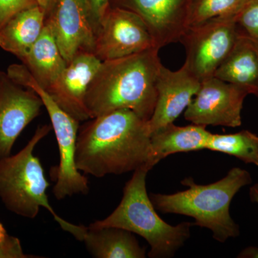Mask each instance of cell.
I'll list each match as a JSON object with an SVG mask.
<instances>
[{
	"label": "cell",
	"instance_id": "1",
	"mask_svg": "<svg viewBox=\"0 0 258 258\" xmlns=\"http://www.w3.org/2000/svg\"><path fill=\"white\" fill-rule=\"evenodd\" d=\"M76 166L81 172L101 178L120 175L154 166L147 120L128 109L90 118L80 125Z\"/></svg>",
	"mask_w": 258,
	"mask_h": 258
},
{
	"label": "cell",
	"instance_id": "2",
	"mask_svg": "<svg viewBox=\"0 0 258 258\" xmlns=\"http://www.w3.org/2000/svg\"><path fill=\"white\" fill-rule=\"evenodd\" d=\"M157 48L103 61L88 87L86 106L91 118L128 109L149 120L157 102L161 64Z\"/></svg>",
	"mask_w": 258,
	"mask_h": 258
},
{
	"label": "cell",
	"instance_id": "3",
	"mask_svg": "<svg viewBox=\"0 0 258 258\" xmlns=\"http://www.w3.org/2000/svg\"><path fill=\"white\" fill-rule=\"evenodd\" d=\"M252 181L248 171L235 167L212 184H198L188 177L181 181L187 189L171 195L152 193L149 198L161 213L192 217L195 225L211 230L214 238L223 243L240 235L239 225L230 216V204L241 188Z\"/></svg>",
	"mask_w": 258,
	"mask_h": 258
},
{
	"label": "cell",
	"instance_id": "4",
	"mask_svg": "<svg viewBox=\"0 0 258 258\" xmlns=\"http://www.w3.org/2000/svg\"><path fill=\"white\" fill-rule=\"evenodd\" d=\"M50 130V125L39 126L18 154L0 159V200L7 210L25 218H35L40 208H45L62 230L83 241L87 227L66 221L51 207L47 195L48 181L40 159L33 154Z\"/></svg>",
	"mask_w": 258,
	"mask_h": 258
},
{
	"label": "cell",
	"instance_id": "5",
	"mask_svg": "<svg viewBox=\"0 0 258 258\" xmlns=\"http://www.w3.org/2000/svg\"><path fill=\"white\" fill-rule=\"evenodd\" d=\"M146 168L134 171L125 185L121 201L109 216L91 224V228L117 227L137 234L151 247L150 257H173L190 237L194 222H181L172 226L166 223L156 212L148 195Z\"/></svg>",
	"mask_w": 258,
	"mask_h": 258
},
{
	"label": "cell",
	"instance_id": "6",
	"mask_svg": "<svg viewBox=\"0 0 258 258\" xmlns=\"http://www.w3.org/2000/svg\"><path fill=\"white\" fill-rule=\"evenodd\" d=\"M14 80L20 86L30 88L40 96L50 117L60 154L58 166L52 170L55 179L54 196L61 200L76 195H86L89 191L88 179L78 169L76 162V144L81 122L64 111L36 82L26 68H18L15 71Z\"/></svg>",
	"mask_w": 258,
	"mask_h": 258
},
{
	"label": "cell",
	"instance_id": "7",
	"mask_svg": "<svg viewBox=\"0 0 258 258\" xmlns=\"http://www.w3.org/2000/svg\"><path fill=\"white\" fill-rule=\"evenodd\" d=\"M231 18H218L189 25L179 42L186 52L184 64L201 83L215 71L232 50L239 36Z\"/></svg>",
	"mask_w": 258,
	"mask_h": 258
},
{
	"label": "cell",
	"instance_id": "8",
	"mask_svg": "<svg viewBox=\"0 0 258 258\" xmlns=\"http://www.w3.org/2000/svg\"><path fill=\"white\" fill-rule=\"evenodd\" d=\"M95 37L93 53L102 62L157 48L142 19L115 7L107 10Z\"/></svg>",
	"mask_w": 258,
	"mask_h": 258
},
{
	"label": "cell",
	"instance_id": "9",
	"mask_svg": "<svg viewBox=\"0 0 258 258\" xmlns=\"http://www.w3.org/2000/svg\"><path fill=\"white\" fill-rule=\"evenodd\" d=\"M247 90L215 77L201 83L200 90L184 112L193 124L235 127L242 125V110Z\"/></svg>",
	"mask_w": 258,
	"mask_h": 258
},
{
	"label": "cell",
	"instance_id": "10",
	"mask_svg": "<svg viewBox=\"0 0 258 258\" xmlns=\"http://www.w3.org/2000/svg\"><path fill=\"white\" fill-rule=\"evenodd\" d=\"M42 106L35 91L0 71V159L11 155L19 136L40 114Z\"/></svg>",
	"mask_w": 258,
	"mask_h": 258
},
{
	"label": "cell",
	"instance_id": "11",
	"mask_svg": "<svg viewBox=\"0 0 258 258\" xmlns=\"http://www.w3.org/2000/svg\"><path fill=\"white\" fill-rule=\"evenodd\" d=\"M191 0H110V6L138 15L147 27L154 45L161 48L179 42L189 26Z\"/></svg>",
	"mask_w": 258,
	"mask_h": 258
},
{
	"label": "cell",
	"instance_id": "12",
	"mask_svg": "<svg viewBox=\"0 0 258 258\" xmlns=\"http://www.w3.org/2000/svg\"><path fill=\"white\" fill-rule=\"evenodd\" d=\"M45 23L67 63L80 52L93 53L95 32L83 0H55Z\"/></svg>",
	"mask_w": 258,
	"mask_h": 258
},
{
	"label": "cell",
	"instance_id": "13",
	"mask_svg": "<svg viewBox=\"0 0 258 258\" xmlns=\"http://www.w3.org/2000/svg\"><path fill=\"white\" fill-rule=\"evenodd\" d=\"M102 61L91 52H80L45 91L68 114L79 122L90 119L86 106L88 87Z\"/></svg>",
	"mask_w": 258,
	"mask_h": 258
},
{
	"label": "cell",
	"instance_id": "14",
	"mask_svg": "<svg viewBox=\"0 0 258 258\" xmlns=\"http://www.w3.org/2000/svg\"><path fill=\"white\" fill-rule=\"evenodd\" d=\"M201 86L200 81L184 63L172 71L161 64L157 79V102L147 125L151 135L174 123L186 109Z\"/></svg>",
	"mask_w": 258,
	"mask_h": 258
},
{
	"label": "cell",
	"instance_id": "15",
	"mask_svg": "<svg viewBox=\"0 0 258 258\" xmlns=\"http://www.w3.org/2000/svg\"><path fill=\"white\" fill-rule=\"evenodd\" d=\"M214 77L243 88L258 98V40L240 32Z\"/></svg>",
	"mask_w": 258,
	"mask_h": 258
},
{
	"label": "cell",
	"instance_id": "16",
	"mask_svg": "<svg viewBox=\"0 0 258 258\" xmlns=\"http://www.w3.org/2000/svg\"><path fill=\"white\" fill-rule=\"evenodd\" d=\"M45 20L39 5L19 12L0 28V47L23 60L41 35Z\"/></svg>",
	"mask_w": 258,
	"mask_h": 258
},
{
	"label": "cell",
	"instance_id": "17",
	"mask_svg": "<svg viewBox=\"0 0 258 258\" xmlns=\"http://www.w3.org/2000/svg\"><path fill=\"white\" fill-rule=\"evenodd\" d=\"M206 127L196 124L177 126L172 123L154 132L151 135L153 166L171 154L207 149L212 133Z\"/></svg>",
	"mask_w": 258,
	"mask_h": 258
},
{
	"label": "cell",
	"instance_id": "18",
	"mask_svg": "<svg viewBox=\"0 0 258 258\" xmlns=\"http://www.w3.org/2000/svg\"><path fill=\"white\" fill-rule=\"evenodd\" d=\"M21 62L45 90L50 87L66 68L67 62L46 23L41 35Z\"/></svg>",
	"mask_w": 258,
	"mask_h": 258
},
{
	"label": "cell",
	"instance_id": "19",
	"mask_svg": "<svg viewBox=\"0 0 258 258\" xmlns=\"http://www.w3.org/2000/svg\"><path fill=\"white\" fill-rule=\"evenodd\" d=\"M83 242L96 258H144L146 249L139 245L132 232L117 227H87Z\"/></svg>",
	"mask_w": 258,
	"mask_h": 258
},
{
	"label": "cell",
	"instance_id": "20",
	"mask_svg": "<svg viewBox=\"0 0 258 258\" xmlns=\"http://www.w3.org/2000/svg\"><path fill=\"white\" fill-rule=\"evenodd\" d=\"M209 150L233 156L245 164L258 166V136L247 130L235 134H212Z\"/></svg>",
	"mask_w": 258,
	"mask_h": 258
},
{
	"label": "cell",
	"instance_id": "21",
	"mask_svg": "<svg viewBox=\"0 0 258 258\" xmlns=\"http://www.w3.org/2000/svg\"><path fill=\"white\" fill-rule=\"evenodd\" d=\"M250 0H191L189 25L218 18H234Z\"/></svg>",
	"mask_w": 258,
	"mask_h": 258
},
{
	"label": "cell",
	"instance_id": "22",
	"mask_svg": "<svg viewBox=\"0 0 258 258\" xmlns=\"http://www.w3.org/2000/svg\"><path fill=\"white\" fill-rule=\"evenodd\" d=\"M233 19L239 32L258 40V0H250Z\"/></svg>",
	"mask_w": 258,
	"mask_h": 258
},
{
	"label": "cell",
	"instance_id": "23",
	"mask_svg": "<svg viewBox=\"0 0 258 258\" xmlns=\"http://www.w3.org/2000/svg\"><path fill=\"white\" fill-rule=\"evenodd\" d=\"M37 5V0H0V28L19 12Z\"/></svg>",
	"mask_w": 258,
	"mask_h": 258
},
{
	"label": "cell",
	"instance_id": "24",
	"mask_svg": "<svg viewBox=\"0 0 258 258\" xmlns=\"http://www.w3.org/2000/svg\"><path fill=\"white\" fill-rule=\"evenodd\" d=\"M83 2L86 5L88 16L96 36V32L99 28L102 18L110 8V0H83Z\"/></svg>",
	"mask_w": 258,
	"mask_h": 258
},
{
	"label": "cell",
	"instance_id": "25",
	"mask_svg": "<svg viewBox=\"0 0 258 258\" xmlns=\"http://www.w3.org/2000/svg\"><path fill=\"white\" fill-rule=\"evenodd\" d=\"M40 256L25 254L20 241L13 236H8L7 240L0 244V258H35Z\"/></svg>",
	"mask_w": 258,
	"mask_h": 258
},
{
	"label": "cell",
	"instance_id": "26",
	"mask_svg": "<svg viewBox=\"0 0 258 258\" xmlns=\"http://www.w3.org/2000/svg\"><path fill=\"white\" fill-rule=\"evenodd\" d=\"M37 1L39 6L43 10L47 17V15H48L51 9H52V6H53L55 0H37Z\"/></svg>",
	"mask_w": 258,
	"mask_h": 258
},
{
	"label": "cell",
	"instance_id": "27",
	"mask_svg": "<svg viewBox=\"0 0 258 258\" xmlns=\"http://www.w3.org/2000/svg\"><path fill=\"white\" fill-rule=\"evenodd\" d=\"M249 198H250L251 201L258 204V183L251 186L249 189ZM252 257L258 258V252L254 254Z\"/></svg>",
	"mask_w": 258,
	"mask_h": 258
},
{
	"label": "cell",
	"instance_id": "28",
	"mask_svg": "<svg viewBox=\"0 0 258 258\" xmlns=\"http://www.w3.org/2000/svg\"><path fill=\"white\" fill-rule=\"evenodd\" d=\"M8 236L9 235H8V232L5 230L4 226L0 222V244H3L7 240Z\"/></svg>",
	"mask_w": 258,
	"mask_h": 258
}]
</instances>
